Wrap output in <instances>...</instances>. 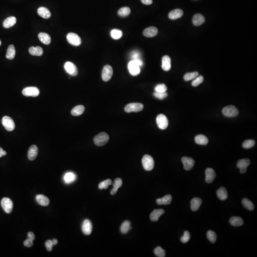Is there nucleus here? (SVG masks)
Segmentation results:
<instances>
[{
  "label": "nucleus",
  "mask_w": 257,
  "mask_h": 257,
  "mask_svg": "<svg viewBox=\"0 0 257 257\" xmlns=\"http://www.w3.org/2000/svg\"><path fill=\"white\" fill-rule=\"evenodd\" d=\"M109 140V135L104 132L101 133L96 135L94 139L95 144L98 146H102L105 145L108 142Z\"/></svg>",
  "instance_id": "1"
},
{
  "label": "nucleus",
  "mask_w": 257,
  "mask_h": 257,
  "mask_svg": "<svg viewBox=\"0 0 257 257\" xmlns=\"http://www.w3.org/2000/svg\"><path fill=\"white\" fill-rule=\"evenodd\" d=\"M223 115L228 117H234L239 114V111L233 105H229L224 107L222 111Z\"/></svg>",
  "instance_id": "2"
},
{
  "label": "nucleus",
  "mask_w": 257,
  "mask_h": 257,
  "mask_svg": "<svg viewBox=\"0 0 257 257\" xmlns=\"http://www.w3.org/2000/svg\"><path fill=\"white\" fill-rule=\"evenodd\" d=\"M142 163L143 168L146 171H151L154 168V160L152 157L149 155H145L143 157Z\"/></svg>",
  "instance_id": "3"
},
{
  "label": "nucleus",
  "mask_w": 257,
  "mask_h": 257,
  "mask_svg": "<svg viewBox=\"0 0 257 257\" xmlns=\"http://www.w3.org/2000/svg\"><path fill=\"white\" fill-rule=\"evenodd\" d=\"M144 106L140 103H131L127 104L125 107L124 110L126 112H139L143 110Z\"/></svg>",
  "instance_id": "4"
},
{
  "label": "nucleus",
  "mask_w": 257,
  "mask_h": 257,
  "mask_svg": "<svg viewBox=\"0 0 257 257\" xmlns=\"http://www.w3.org/2000/svg\"><path fill=\"white\" fill-rule=\"evenodd\" d=\"M66 38L68 42L72 46H78L81 44V39L76 33H70L67 34Z\"/></svg>",
  "instance_id": "5"
},
{
  "label": "nucleus",
  "mask_w": 257,
  "mask_h": 257,
  "mask_svg": "<svg viewBox=\"0 0 257 257\" xmlns=\"http://www.w3.org/2000/svg\"><path fill=\"white\" fill-rule=\"evenodd\" d=\"M1 205L2 209L6 213L9 214L13 210L14 204L12 201L8 198H3L1 201Z\"/></svg>",
  "instance_id": "6"
},
{
  "label": "nucleus",
  "mask_w": 257,
  "mask_h": 257,
  "mask_svg": "<svg viewBox=\"0 0 257 257\" xmlns=\"http://www.w3.org/2000/svg\"><path fill=\"white\" fill-rule=\"evenodd\" d=\"M2 125L7 131L11 132L14 131L15 128V123L14 120L9 116H4L2 118Z\"/></svg>",
  "instance_id": "7"
},
{
  "label": "nucleus",
  "mask_w": 257,
  "mask_h": 257,
  "mask_svg": "<svg viewBox=\"0 0 257 257\" xmlns=\"http://www.w3.org/2000/svg\"><path fill=\"white\" fill-rule=\"evenodd\" d=\"M156 122L159 128L162 130H165L168 127L169 121L165 115L160 114L156 118Z\"/></svg>",
  "instance_id": "8"
},
{
  "label": "nucleus",
  "mask_w": 257,
  "mask_h": 257,
  "mask_svg": "<svg viewBox=\"0 0 257 257\" xmlns=\"http://www.w3.org/2000/svg\"><path fill=\"white\" fill-rule=\"evenodd\" d=\"M113 74V69L110 65H106L103 67L102 72V79L104 81L110 80Z\"/></svg>",
  "instance_id": "9"
},
{
  "label": "nucleus",
  "mask_w": 257,
  "mask_h": 257,
  "mask_svg": "<svg viewBox=\"0 0 257 257\" xmlns=\"http://www.w3.org/2000/svg\"><path fill=\"white\" fill-rule=\"evenodd\" d=\"M23 95L26 97L32 96V97H37L40 94L39 89L35 87H28L23 89Z\"/></svg>",
  "instance_id": "10"
},
{
  "label": "nucleus",
  "mask_w": 257,
  "mask_h": 257,
  "mask_svg": "<svg viewBox=\"0 0 257 257\" xmlns=\"http://www.w3.org/2000/svg\"><path fill=\"white\" fill-rule=\"evenodd\" d=\"M128 68L130 74L133 76H137L141 73L140 66L137 65L134 60H132L128 63Z\"/></svg>",
  "instance_id": "11"
},
{
  "label": "nucleus",
  "mask_w": 257,
  "mask_h": 257,
  "mask_svg": "<svg viewBox=\"0 0 257 257\" xmlns=\"http://www.w3.org/2000/svg\"><path fill=\"white\" fill-rule=\"evenodd\" d=\"M64 69L67 73L72 76H75L78 74V71L76 65L73 63L67 62L64 64Z\"/></svg>",
  "instance_id": "12"
},
{
  "label": "nucleus",
  "mask_w": 257,
  "mask_h": 257,
  "mask_svg": "<svg viewBox=\"0 0 257 257\" xmlns=\"http://www.w3.org/2000/svg\"><path fill=\"white\" fill-rule=\"evenodd\" d=\"M250 163V161L249 159H240L237 162V166L240 169V172L244 174L247 172V168Z\"/></svg>",
  "instance_id": "13"
},
{
  "label": "nucleus",
  "mask_w": 257,
  "mask_h": 257,
  "mask_svg": "<svg viewBox=\"0 0 257 257\" xmlns=\"http://www.w3.org/2000/svg\"><path fill=\"white\" fill-rule=\"evenodd\" d=\"M181 162L183 163L184 169L186 171L191 170L194 165V160L191 158L183 157L181 159Z\"/></svg>",
  "instance_id": "14"
},
{
  "label": "nucleus",
  "mask_w": 257,
  "mask_h": 257,
  "mask_svg": "<svg viewBox=\"0 0 257 257\" xmlns=\"http://www.w3.org/2000/svg\"><path fill=\"white\" fill-rule=\"evenodd\" d=\"M82 230L83 233L86 235H89L93 230L92 222L89 220H85L82 225Z\"/></svg>",
  "instance_id": "15"
},
{
  "label": "nucleus",
  "mask_w": 257,
  "mask_h": 257,
  "mask_svg": "<svg viewBox=\"0 0 257 257\" xmlns=\"http://www.w3.org/2000/svg\"><path fill=\"white\" fill-rule=\"evenodd\" d=\"M205 181L208 183H211L213 182L215 177H216V173L215 171L212 168H207L205 170Z\"/></svg>",
  "instance_id": "16"
},
{
  "label": "nucleus",
  "mask_w": 257,
  "mask_h": 257,
  "mask_svg": "<svg viewBox=\"0 0 257 257\" xmlns=\"http://www.w3.org/2000/svg\"><path fill=\"white\" fill-rule=\"evenodd\" d=\"M158 33V30L156 27L150 26L146 28L143 31V34L146 37H153L156 36Z\"/></svg>",
  "instance_id": "17"
},
{
  "label": "nucleus",
  "mask_w": 257,
  "mask_h": 257,
  "mask_svg": "<svg viewBox=\"0 0 257 257\" xmlns=\"http://www.w3.org/2000/svg\"><path fill=\"white\" fill-rule=\"evenodd\" d=\"M38 154V149L37 146L33 145L29 148L28 151V158L29 160H34Z\"/></svg>",
  "instance_id": "18"
},
{
  "label": "nucleus",
  "mask_w": 257,
  "mask_h": 257,
  "mask_svg": "<svg viewBox=\"0 0 257 257\" xmlns=\"http://www.w3.org/2000/svg\"><path fill=\"white\" fill-rule=\"evenodd\" d=\"M164 213V211L163 209H155L150 214V220L153 222L157 221L159 217Z\"/></svg>",
  "instance_id": "19"
},
{
  "label": "nucleus",
  "mask_w": 257,
  "mask_h": 257,
  "mask_svg": "<svg viewBox=\"0 0 257 257\" xmlns=\"http://www.w3.org/2000/svg\"><path fill=\"white\" fill-rule=\"evenodd\" d=\"M162 68L165 71L168 72L171 70V59L168 55L164 56L162 59Z\"/></svg>",
  "instance_id": "20"
},
{
  "label": "nucleus",
  "mask_w": 257,
  "mask_h": 257,
  "mask_svg": "<svg viewBox=\"0 0 257 257\" xmlns=\"http://www.w3.org/2000/svg\"><path fill=\"white\" fill-rule=\"evenodd\" d=\"M183 11L180 9L173 10L169 14V18L172 20H176L180 18L183 16Z\"/></svg>",
  "instance_id": "21"
},
{
  "label": "nucleus",
  "mask_w": 257,
  "mask_h": 257,
  "mask_svg": "<svg viewBox=\"0 0 257 257\" xmlns=\"http://www.w3.org/2000/svg\"><path fill=\"white\" fill-rule=\"evenodd\" d=\"M36 200L37 203L42 206H47L50 203L48 198L43 195L39 194L36 196Z\"/></svg>",
  "instance_id": "22"
},
{
  "label": "nucleus",
  "mask_w": 257,
  "mask_h": 257,
  "mask_svg": "<svg viewBox=\"0 0 257 257\" xmlns=\"http://www.w3.org/2000/svg\"><path fill=\"white\" fill-rule=\"evenodd\" d=\"M205 21V19L203 15L201 14H196L192 19V23L194 25L200 26L203 24Z\"/></svg>",
  "instance_id": "23"
},
{
  "label": "nucleus",
  "mask_w": 257,
  "mask_h": 257,
  "mask_svg": "<svg viewBox=\"0 0 257 257\" xmlns=\"http://www.w3.org/2000/svg\"><path fill=\"white\" fill-rule=\"evenodd\" d=\"M17 19L16 17L14 16H11L4 20L3 23V27L6 29L11 28L13 26L15 25L16 23Z\"/></svg>",
  "instance_id": "24"
},
{
  "label": "nucleus",
  "mask_w": 257,
  "mask_h": 257,
  "mask_svg": "<svg viewBox=\"0 0 257 257\" xmlns=\"http://www.w3.org/2000/svg\"><path fill=\"white\" fill-rule=\"evenodd\" d=\"M191 209L192 211H197L202 203V200L199 198H192L191 202Z\"/></svg>",
  "instance_id": "25"
},
{
  "label": "nucleus",
  "mask_w": 257,
  "mask_h": 257,
  "mask_svg": "<svg viewBox=\"0 0 257 257\" xmlns=\"http://www.w3.org/2000/svg\"><path fill=\"white\" fill-rule=\"evenodd\" d=\"M217 195L218 198L221 201L226 200L228 196L226 189L223 187H220L219 189L217 190Z\"/></svg>",
  "instance_id": "26"
},
{
  "label": "nucleus",
  "mask_w": 257,
  "mask_h": 257,
  "mask_svg": "<svg viewBox=\"0 0 257 257\" xmlns=\"http://www.w3.org/2000/svg\"><path fill=\"white\" fill-rule=\"evenodd\" d=\"M38 15L44 19H49L51 16V13L47 8L41 7L37 11Z\"/></svg>",
  "instance_id": "27"
},
{
  "label": "nucleus",
  "mask_w": 257,
  "mask_h": 257,
  "mask_svg": "<svg viewBox=\"0 0 257 257\" xmlns=\"http://www.w3.org/2000/svg\"><path fill=\"white\" fill-rule=\"evenodd\" d=\"M38 37L41 42L46 45H49L51 42V38L47 33H41L38 35Z\"/></svg>",
  "instance_id": "28"
},
{
  "label": "nucleus",
  "mask_w": 257,
  "mask_h": 257,
  "mask_svg": "<svg viewBox=\"0 0 257 257\" xmlns=\"http://www.w3.org/2000/svg\"><path fill=\"white\" fill-rule=\"evenodd\" d=\"M122 184H123V181H122V180L121 179L116 178L114 180V183H113V188L111 191V194L112 195H115V194H116L119 189L122 186Z\"/></svg>",
  "instance_id": "29"
},
{
  "label": "nucleus",
  "mask_w": 257,
  "mask_h": 257,
  "mask_svg": "<svg viewBox=\"0 0 257 257\" xmlns=\"http://www.w3.org/2000/svg\"><path fill=\"white\" fill-rule=\"evenodd\" d=\"M172 201V196L171 195H167L162 198H158L156 200L157 203L158 205H168L171 203Z\"/></svg>",
  "instance_id": "30"
},
{
  "label": "nucleus",
  "mask_w": 257,
  "mask_h": 257,
  "mask_svg": "<svg viewBox=\"0 0 257 257\" xmlns=\"http://www.w3.org/2000/svg\"><path fill=\"white\" fill-rule=\"evenodd\" d=\"M196 143L198 145H206L208 144L209 140L203 135H198L195 138Z\"/></svg>",
  "instance_id": "31"
},
{
  "label": "nucleus",
  "mask_w": 257,
  "mask_h": 257,
  "mask_svg": "<svg viewBox=\"0 0 257 257\" xmlns=\"http://www.w3.org/2000/svg\"><path fill=\"white\" fill-rule=\"evenodd\" d=\"M29 53L31 55L33 56L42 55L43 54V50L41 47H31L29 49Z\"/></svg>",
  "instance_id": "32"
},
{
  "label": "nucleus",
  "mask_w": 257,
  "mask_h": 257,
  "mask_svg": "<svg viewBox=\"0 0 257 257\" xmlns=\"http://www.w3.org/2000/svg\"><path fill=\"white\" fill-rule=\"evenodd\" d=\"M229 222L231 225L235 227L240 226L242 225L244 221L240 217H233L229 220Z\"/></svg>",
  "instance_id": "33"
},
{
  "label": "nucleus",
  "mask_w": 257,
  "mask_h": 257,
  "mask_svg": "<svg viewBox=\"0 0 257 257\" xmlns=\"http://www.w3.org/2000/svg\"><path fill=\"white\" fill-rule=\"evenodd\" d=\"M16 50L15 46L12 44L9 46L6 53V57L9 60H12L15 55Z\"/></svg>",
  "instance_id": "34"
},
{
  "label": "nucleus",
  "mask_w": 257,
  "mask_h": 257,
  "mask_svg": "<svg viewBox=\"0 0 257 257\" xmlns=\"http://www.w3.org/2000/svg\"><path fill=\"white\" fill-rule=\"evenodd\" d=\"M85 111V108L83 105H78L73 108L71 111V114L75 116H78L81 115Z\"/></svg>",
  "instance_id": "35"
},
{
  "label": "nucleus",
  "mask_w": 257,
  "mask_h": 257,
  "mask_svg": "<svg viewBox=\"0 0 257 257\" xmlns=\"http://www.w3.org/2000/svg\"><path fill=\"white\" fill-rule=\"evenodd\" d=\"M76 179V176L74 173L72 172H69L66 173L64 176V181L65 183L69 184V183H72L73 181H75Z\"/></svg>",
  "instance_id": "36"
},
{
  "label": "nucleus",
  "mask_w": 257,
  "mask_h": 257,
  "mask_svg": "<svg viewBox=\"0 0 257 257\" xmlns=\"http://www.w3.org/2000/svg\"><path fill=\"white\" fill-rule=\"evenodd\" d=\"M131 229V222L128 220L124 221L120 227V231L123 234H126Z\"/></svg>",
  "instance_id": "37"
},
{
  "label": "nucleus",
  "mask_w": 257,
  "mask_h": 257,
  "mask_svg": "<svg viewBox=\"0 0 257 257\" xmlns=\"http://www.w3.org/2000/svg\"><path fill=\"white\" fill-rule=\"evenodd\" d=\"M242 203L244 207L249 211H253L254 209V206L253 203L248 200V198H244L242 201Z\"/></svg>",
  "instance_id": "38"
},
{
  "label": "nucleus",
  "mask_w": 257,
  "mask_h": 257,
  "mask_svg": "<svg viewBox=\"0 0 257 257\" xmlns=\"http://www.w3.org/2000/svg\"><path fill=\"white\" fill-rule=\"evenodd\" d=\"M130 13H131V9L128 7H124L121 8L120 9L118 12L119 15L120 17H125L129 15Z\"/></svg>",
  "instance_id": "39"
},
{
  "label": "nucleus",
  "mask_w": 257,
  "mask_h": 257,
  "mask_svg": "<svg viewBox=\"0 0 257 257\" xmlns=\"http://www.w3.org/2000/svg\"><path fill=\"white\" fill-rule=\"evenodd\" d=\"M111 36L115 40L119 39L123 36L122 31L118 29H113L111 31Z\"/></svg>",
  "instance_id": "40"
},
{
  "label": "nucleus",
  "mask_w": 257,
  "mask_h": 257,
  "mask_svg": "<svg viewBox=\"0 0 257 257\" xmlns=\"http://www.w3.org/2000/svg\"><path fill=\"white\" fill-rule=\"evenodd\" d=\"M207 238L212 243H214L217 240V235L214 231L209 230L207 233Z\"/></svg>",
  "instance_id": "41"
},
{
  "label": "nucleus",
  "mask_w": 257,
  "mask_h": 257,
  "mask_svg": "<svg viewBox=\"0 0 257 257\" xmlns=\"http://www.w3.org/2000/svg\"><path fill=\"white\" fill-rule=\"evenodd\" d=\"M198 73L197 72H188L185 74V75L183 77L184 80L185 81H189L191 80L194 79L196 77L198 76Z\"/></svg>",
  "instance_id": "42"
},
{
  "label": "nucleus",
  "mask_w": 257,
  "mask_h": 257,
  "mask_svg": "<svg viewBox=\"0 0 257 257\" xmlns=\"http://www.w3.org/2000/svg\"><path fill=\"white\" fill-rule=\"evenodd\" d=\"M112 183V181L111 179H107V180H105V181L101 182L99 184L98 188L100 189H107L108 188V186L109 185H111Z\"/></svg>",
  "instance_id": "43"
},
{
  "label": "nucleus",
  "mask_w": 257,
  "mask_h": 257,
  "mask_svg": "<svg viewBox=\"0 0 257 257\" xmlns=\"http://www.w3.org/2000/svg\"><path fill=\"white\" fill-rule=\"evenodd\" d=\"M255 142L253 140H247L244 141L242 143L244 148L250 149L255 145Z\"/></svg>",
  "instance_id": "44"
},
{
  "label": "nucleus",
  "mask_w": 257,
  "mask_h": 257,
  "mask_svg": "<svg viewBox=\"0 0 257 257\" xmlns=\"http://www.w3.org/2000/svg\"><path fill=\"white\" fill-rule=\"evenodd\" d=\"M154 254L158 257H164L165 256V251L160 247H157L154 249Z\"/></svg>",
  "instance_id": "45"
},
{
  "label": "nucleus",
  "mask_w": 257,
  "mask_h": 257,
  "mask_svg": "<svg viewBox=\"0 0 257 257\" xmlns=\"http://www.w3.org/2000/svg\"><path fill=\"white\" fill-rule=\"evenodd\" d=\"M203 77L202 75H200V76L196 77L195 79L194 80V81H192V83H191V85H192V86H198L201 85V83H203Z\"/></svg>",
  "instance_id": "46"
},
{
  "label": "nucleus",
  "mask_w": 257,
  "mask_h": 257,
  "mask_svg": "<svg viewBox=\"0 0 257 257\" xmlns=\"http://www.w3.org/2000/svg\"><path fill=\"white\" fill-rule=\"evenodd\" d=\"M167 90V87L164 84H160L157 85L155 88V92L157 93H165Z\"/></svg>",
  "instance_id": "47"
},
{
  "label": "nucleus",
  "mask_w": 257,
  "mask_h": 257,
  "mask_svg": "<svg viewBox=\"0 0 257 257\" xmlns=\"http://www.w3.org/2000/svg\"><path fill=\"white\" fill-rule=\"evenodd\" d=\"M190 239V234L188 231H184V235L181 237V241L183 243H186L189 241Z\"/></svg>",
  "instance_id": "48"
},
{
  "label": "nucleus",
  "mask_w": 257,
  "mask_h": 257,
  "mask_svg": "<svg viewBox=\"0 0 257 257\" xmlns=\"http://www.w3.org/2000/svg\"><path fill=\"white\" fill-rule=\"evenodd\" d=\"M153 95L156 98H158V99H159V100H163L164 99L166 98L168 96V94L166 92L162 93L155 92V93H153Z\"/></svg>",
  "instance_id": "49"
},
{
  "label": "nucleus",
  "mask_w": 257,
  "mask_h": 257,
  "mask_svg": "<svg viewBox=\"0 0 257 257\" xmlns=\"http://www.w3.org/2000/svg\"><path fill=\"white\" fill-rule=\"evenodd\" d=\"M45 246H46L48 251H51L52 250H53V247L54 245L53 244L52 241H51V240H48L45 243Z\"/></svg>",
  "instance_id": "50"
},
{
  "label": "nucleus",
  "mask_w": 257,
  "mask_h": 257,
  "mask_svg": "<svg viewBox=\"0 0 257 257\" xmlns=\"http://www.w3.org/2000/svg\"><path fill=\"white\" fill-rule=\"evenodd\" d=\"M33 241L30 240V239H27L24 242V244L25 247H32L33 245Z\"/></svg>",
  "instance_id": "51"
},
{
  "label": "nucleus",
  "mask_w": 257,
  "mask_h": 257,
  "mask_svg": "<svg viewBox=\"0 0 257 257\" xmlns=\"http://www.w3.org/2000/svg\"><path fill=\"white\" fill-rule=\"evenodd\" d=\"M28 239L33 241L35 239V235L32 232H29L28 233Z\"/></svg>",
  "instance_id": "52"
},
{
  "label": "nucleus",
  "mask_w": 257,
  "mask_h": 257,
  "mask_svg": "<svg viewBox=\"0 0 257 257\" xmlns=\"http://www.w3.org/2000/svg\"><path fill=\"white\" fill-rule=\"evenodd\" d=\"M141 1L143 4H145V5H150L153 2L152 0H141Z\"/></svg>",
  "instance_id": "53"
},
{
  "label": "nucleus",
  "mask_w": 257,
  "mask_h": 257,
  "mask_svg": "<svg viewBox=\"0 0 257 257\" xmlns=\"http://www.w3.org/2000/svg\"><path fill=\"white\" fill-rule=\"evenodd\" d=\"M6 154H7L6 151L3 150L2 148L0 147V158L2 157V156L6 155Z\"/></svg>",
  "instance_id": "54"
},
{
  "label": "nucleus",
  "mask_w": 257,
  "mask_h": 257,
  "mask_svg": "<svg viewBox=\"0 0 257 257\" xmlns=\"http://www.w3.org/2000/svg\"><path fill=\"white\" fill-rule=\"evenodd\" d=\"M52 242H53V244L54 245H56L58 243V241L57 239H54L53 240H52Z\"/></svg>",
  "instance_id": "55"
},
{
  "label": "nucleus",
  "mask_w": 257,
  "mask_h": 257,
  "mask_svg": "<svg viewBox=\"0 0 257 257\" xmlns=\"http://www.w3.org/2000/svg\"><path fill=\"white\" fill-rule=\"evenodd\" d=\"M1 45H2L1 41L0 40V46H1Z\"/></svg>",
  "instance_id": "56"
}]
</instances>
